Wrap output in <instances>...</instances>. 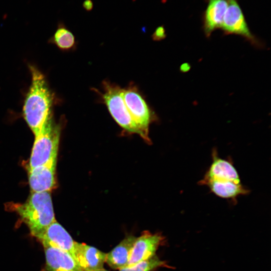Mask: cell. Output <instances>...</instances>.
<instances>
[{"instance_id": "cell-1", "label": "cell", "mask_w": 271, "mask_h": 271, "mask_svg": "<svg viewBox=\"0 0 271 271\" xmlns=\"http://www.w3.org/2000/svg\"><path fill=\"white\" fill-rule=\"evenodd\" d=\"M31 83L23 107V115L35 136L53 119L54 95L45 75L34 65H29Z\"/></svg>"}, {"instance_id": "cell-2", "label": "cell", "mask_w": 271, "mask_h": 271, "mask_svg": "<svg viewBox=\"0 0 271 271\" xmlns=\"http://www.w3.org/2000/svg\"><path fill=\"white\" fill-rule=\"evenodd\" d=\"M212 158L211 165L199 182V185L207 186L215 195L233 202L239 196L249 192L241 183L239 174L230 160L219 157L215 149L212 151Z\"/></svg>"}, {"instance_id": "cell-3", "label": "cell", "mask_w": 271, "mask_h": 271, "mask_svg": "<svg viewBox=\"0 0 271 271\" xmlns=\"http://www.w3.org/2000/svg\"><path fill=\"white\" fill-rule=\"evenodd\" d=\"M13 208L37 238L56 220L50 192H31L25 202Z\"/></svg>"}, {"instance_id": "cell-4", "label": "cell", "mask_w": 271, "mask_h": 271, "mask_svg": "<svg viewBox=\"0 0 271 271\" xmlns=\"http://www.w3.org/2000/svg\"><path fill=\"white\" fill-rule=\"evenodd\" d=\"M93 89L99 96L101 102L106 106L112 118L124 130L130 133L138 134L147 142L127 108L123 97V88L105 80L102 82V91Z\"/></svg>"}, {"instance_id": "cell-5", "label": "cell", "mask_w": 271, "mask_h": 271, "mask_svg": "<svg viewBox=\"0 0 271 271\" xmlns=\"http://www.w3.org/2000/svg\"><path fill=\"white\" fill-rule=\"evenodd\" d=\"M61 130V126L53 118L35 136L28 169L57 159Z\"/></svg>"}, {"instance_id": "cell-6", "label": "cell", "mask_w": 271, "mask_h": 271, "mask_svg": "<svg viewBox=\"0 0 271 271\" xmlns=\"http://www.w3.org/2000/svg\"><path fill=\"white\" fill-rule=\"evenodd\" d=\"M123 97L127 108L133 121L150 142L149 128L156 119L154 112L148 105L138 87L130 82L123 88Z\"/></svg>"}, {"instance_id": "cell-7", "label": "cell", "mask_w": 271, "mask_h": 271, "mask_svg": "<svg viewBox=\"0 0 271 271\" xmlns=\"http://www.w3.org/2000/svg\"><path fill=\"white\" fill-rule=\"evenodd\" d=\"M220 29L226 34L240 35L254 45L259 44L257 38L250 31L237 0H228V7Z\"/></svg>"}, {"instance_id": "cell-8", "label": "cell", "mask_w": 271, "mask_h": 271, "mask_svg": "<svg viewBox=\"0 0 271 271\" xmlns=\"http://www.w3.org/2000/svg\"><path fill=\"white\" fill-rule=\"evenodd\" d=\"M57 160L28 169L31 192H50L57 186L56 168Z\"/></svg>"}, {"instance_id": "cell-9", "label": "cell", "mask_w": 271, "mask_h": 271, "mask_svg": "<svg viewBox=\"0 0 271 271\" xmlns=\"http://www.w3.org/2000/svg\"><path fill=\"white\" fill-rule=\"evenodd\" d=\"M163 239L162 236L159 234H152L148 231L143 232L140 236L137 237L134 242L126 266H132L155 255Z\"/></svg>"}, {"instance_id": "cell-10", "label": "cell", "mask_w": 271, "mask_h": 271, "mask_svg": "<svg viewBox=\"0 0 271 271\" xmlns=\"http://www.w3.org/2000/svg\"><path fill=\"white\" fill-rule=\"evenodd\" d=\"M44 246H51L73 254L76 241L56 220L52 222L38 238Z\"/></svg>"}, {"instance_id": "cell-11", "label": "cell", "mask_w": 271, "mask_h": 271, "mask_svg": "<svg viewBox=\"0 0 271 271\" xmlns=\"http://www.w3.org/2000/svg\"><path fill=\"white\" fill-rule=\"evenodd\" d=\"M106 253L84 243L76 242L72 255L76 262L84 271L103 268Z\"/></svg>"}, {"instance_id": "cell-12", "label": "cell", "mask_w": 271, "mask_h": 271, "mask_svg": "<svg viewBox=\"0 0 271 271\" xmlns=\"http://www.w3.org/2000/svg\"><path fill=\"white\" fill-rule=\"evenodd\" d=\"M47 271H84L68 252L51 246H44Z\"/></svg>"}, {"instance_id": "cell-13", "label": "cell", "mask_w": 271, "mask_h": 271, "mask_svg": "<svg viewBox=\"0 0 271 271\" xmlns=\"http://www.w3.org/2000/svg\"><path fill=\"white\" fill-rule=\"evenodd\" d=\"M228 5V0H208L203 15V29L206 36L220 28Z\"/></svg>"}, {"instance_id": "cell-14", "label": "cell", "mask_w": 271, "mask_h": 271, "mask_svg": "<svg viewBox=\"0 0 271 271\" xmlns=\"http://www.w3.org/2000/svg\"><path fill=\"white\" fill-rule=\"evenodd\" d=\"M136 238L133 235L126 236L112 250L106 253L105 262L115 269H120L126 266Z\"/></svg>"}, {"instance_id": "cell-15", "label": "cell", "mask_w": 271, "mask_h": 271, "mask_svg": "<svg viewBox=\"0 0 271 271\" xmlns=\"http://www.w3.org/2000/svg\"><path fill=\"white\" fill-rule=\"evenodd\" d=\"M48 42L63 51L74 50L77 45L74 35L62 21L58 22L54 33Z\"/></svg>"}, {"instance_id": "cell-16", "label": "cell", "mask_w": 271, "mask_h": 271, "mask_svg": "<svg viewBox=\"0 0 271 271\" xmlns=\"http://www.w3.org/2000/svg\"><path fill=\"white\" fill-rule=\"evenodd\" d=\"M165 262L160 260L156 255L151 258L139 262L130 266H125L119 271H153L155 269L164 266Z\"/></svg>"}, {"instance_id": "cell-17", "label": "cell", "mask_w": 271, "mask_h": 271, "mask_svg": "<svg viewBox=\"0 0 271 271\" xmlns=\"http://www.w3.org/2000/svg\"><path fill=\"white\" fill-rule=\"evenodd\" d=\"M165 29L163 26L158 27L155 31L152 37L154 40H161L166 37Z\"/></svg>"}, {"instance_id": "cell-18", "label": "cell", "mask_w": 271, "mask_h": 271, "mask_svg": "<svg viewBox=\"0 0 271 271\" xmlns=\"http://www.w3.org/2000/svg\"><path fill=\"white\" fill-rule=\"evenodd\" d=\"M94 4L92 0H85L82 3L83 8L87 12H90L93 8Z\"/></svg>"}, {"instance_id": "cell-19", "label": "cell", "mask_w": 271, "mask_h": 271, "mask_svg": "<svg viewBox=\"0 0 271 271\" xmlns=\"http://www.w3.org/2000/svg\"><path fill=\"white\" fill-rule=\"evenodd\" d=\"M88 271H108V270H107L102 268H99V269L92 270H88Z\"/></svg>"}]
</instances>
